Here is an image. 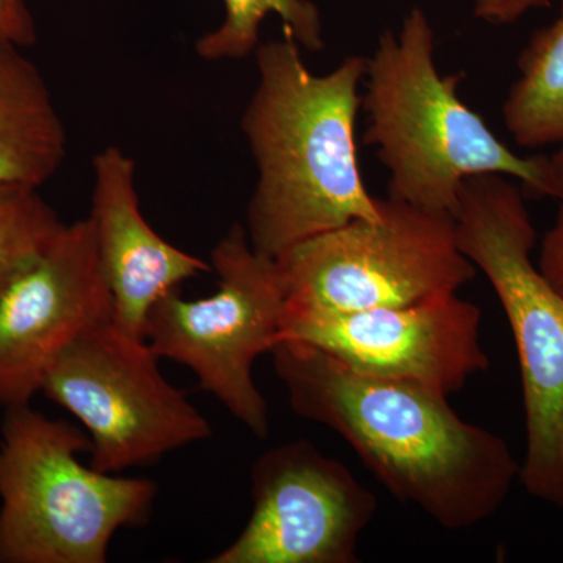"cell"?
Masks as SVG:
<instances>
[{
	"label": "cell",
	"instance_id": "obj_1",
	"mask_svg": "<svg viewBox=\"0 0 563 563\" xmlns=\"http://www.w3.org/2000/svg\"><path fill=\"white\" fill-rule=\"evenodd\" d=\"M269 354L292 412L342 437L385 490L448 531L487 521L520 477L504 439L459 417L448 396L354 372L296 340Z\"/></svg>",
	"mask_w": 563,
	"mask_h": 563
},
{
	"label": "cell",
	"instance_id": "obj_2",
	"mask_svg": "<svg viewBox=\"0 0 563 563\" xmlns=\"http://www.w3.org/2000/svg\"><path fill=\"white\" fill-rule=\"evenodd\" d=\"M301 49L285 31L258 44L257 87L242 120L258 174L244 229L252 250L274 261L314 235L380 217L355 140L368 58L350 55L313 74Z\"/></svg>",
	"mask_w": 563,
	"mask_h": 563
},
{
	"label": "cell",
	"instance_id": "obj_3",
	"mask_svg": "<svg viewBox=\"0 0 563 563\" xmlns=\"http://www.w3.org/2000/svg\"><path fill=\"white\" fill-rule=\"evenodd\" d=\"M433 54L431 21L412 9L368 58L365 144L390 174L388 198L454 214L463 181L483 174L520 180L526 198H548L547 155L509 150L459 98L462 74L442 76Z\"/></svg>",
	"mask_w": 563,
	"mask_h": 563
},
{
	"label": "cell",
	"instance_id": "obj_4",
	"mask_svg": "<svg viewBox=\"0 0 563 563\" xmlns=\"http://www.w3.org/2000/svg\"><path fill=\"white\" fill-rule=\"evenodd\" d=\"M90 437L31 404L0 428V563H103L121 529L150 521L158 487L79 461Z\"/></svg>",
	"mask_w": 563,
	"mask_h": 563
},
{
	"label": "cell",
	"instance_id": "obj_5",
	"mask_svg": "<svg viewBox=\"0 0 563 563\" xmlns=\"http://www.w3.org/2000/svg\"><path fill=\"white\" fill-rule=\"evenodd\" d=\"M453 217L459 247L490 282L512 329L525 401L521 483L563 509V296L533 265L526 196L501 174L470 177Z\"/></svg>",
	"mask_w": 563,
	"mask_h": 563
},
{
	"label": "cell",
	"instance_id": "obj_6",
	"mask_svg": "<svg viewBox=\"0 0 563 563\" xmlns=\"http://www.w3.org/2000/svg\"><path fill=\"white\" fill-rule=\"evenodd\" d=\"M377 220H355L276 258L285 309L346 313L454 295L476 277L453 214L379 198Z\"/></svg>",
	"mask_w": 563,
	"mask_h": 563
},
{
	"label": "cell",
	"instance_id": "obj_7",
	"mask_svg": "<svg viewBox=\"0 0 563 563\" xmlns=\"http://www.w3.org/2000/svg\"><path fill=\"white\" fill-rule=\"evenodd\" d=\"M218 290L184 299L172 291L154 303L144 340L158 358L181 363L258 439L269 433V409L254 379V363L282 339L285 291L279 265L252 250L236 222L211 251Z\"/></svg>",
	"mask_w": 563,
	"mask_h": 563
},
{
	"label": "cell",
	"instance_id": "obj_8",
	"mask_svg": "<svg viewBox=\"0 0 563 563\" xmlns=\"http://www.w3.org/2000/svg\"><path fill=\"white\" fill-rule=\"evenodd\" d=\"M41 393L90 437V465L118 474L209 439L211 426L158 369L146 340L113 318L84 333L55 362Z\"/></svg>",
	"mask_w": 563,
	"mask_h": 563
},
{
	"label": "cell",
	"instance_id": "obj_9",
	"mask_svg": "<svg viewBox=\"0 0 563 563\" xmlns=\"http://www.w3.org/2000/svg\"><path fill=\"white\" fill-rule=\"evenodd\" d=\"M252 514L210 563H355L376 495L307 440L263 453L251 470Z\"/></svg>",
	"mask_w": 563,
	"mask_h": 563
},
{
	"label": "cell",
	"instance_id": "obj_10",
	"mask_svg": "<svg viewBox=\"0 0 563 563\" xmlns=\"http://www.w3.org/2000/svg\"><path fill=\"white\" fill-rule=\"evenodd\" d=\"M481 325L479 307L454 292L358 312L285 309L280 340L312 344L357 373L451 396L490 368Z\"/></svg>",
	"mask_w": 563,
	"mask_h": 563
},
{
	"label": "cell",
	"instance_id": "obj_11",
	"mask_svg": "<svg viewBox=\"0 0 563 563\" xmlns=\"http://www.w3.org/2000/svg\"><path fill=\"white\" fill-rule=\"evenodd\" d=\"M111 318L90 218L63 224L0 299V407L31 404L68 347Z\"/></svg>",
	"mask_w": 563,
	"mask_h": 563
},
{
	"label": "cell",
	"instance_id": "obj_12",
	"mask_svg": "<svg viewBox=\"0 0 563 563\" xmlns=\"http://www.w3.org/2000/svg\"><path fill=\"white\" fill-rule=\"evenodd\" d=\"M90 220L103 276L113 298V321L144 340L147 314L184 282L211 265L162 239L141 213L135 163L117 146L96 154Z\"/></svg>",
	"mask_w": 563,
	"mask_h": 563
},
{
	"label": "cell",
	"instance_id": "obj_13",
	"mask_svg": "<svg viewBox=\"0 0 563 563\" xmlns=\"http://www.w3.org/2000/svg\"><path fill=\"white\" fill-rule=\"evenodd\" d=\"M66 154L65 124L38 66L0 40V184L40 190Z\"/></svg>",
	"mask_w": 563,
	"mask_h": 563
},
{
	"label": "cell",
	"instance_id": "obj_14",
	"mask_svg": "<svg viewBox=\"0 0 563 563\" xmlns=\"http://www.w3.org/2000/svg\"><path fill=\"white\" fill-rule=\"evenodd\" d=\"M518 73L503 103L507 132L525 150L563 147V0L558 20L521 51Z\"/></svg>",
	"mask_w": 563,
	"mask_h": 563
},
{
	"label": "cell",
	"instance_id": "obj_15",
	"mask_svg": "<svg viewBox=\"0 0 563 563\" xmlns=\"http://www.w3.org/2000/svg\"><path fill=\"white\" fill-rule=\"evenodd\" d=\"M224 20L220 27L196 40L199 58L207 62L240 60L254 54L261 41L263 21L277 14L284 31L302 49H324L321 11L312 0H222Z\"/></svg>",
	"mask_w": 563,
	"mask_h": 563
},
{
	"label": "cell",
	"instance_id": "obj_16",
	"mask_svg": "<svg viewBox=\"0 0 563 563\" xmlns=\"http://www.w3.org/2000/svg\"><path fill=\"white\" fill-rule=\"evenodd\" d=\"M63 224L38 188L0 184V299L47 250Z\"/></svg>",
	"mask_w": 563,
	"mask_h": 563
},
{
	"label": "cell",
	"instance_id": "obj_17",
	"mask_svg": "<svg viewBox=\"0 0 563 563\" xmlns=\"http://www.w3.org/2000/svg\"><path fill=\"white\" fill-rule=\"evenodd\" d=\"M0 40L22 49L38 41L35 20L25 0H0Z\"/></svg>",
	"mask_w": 563,
	"mask_h": 563
},
{
	"label": "cell",
	"instance_id": "obj_18",
	"mask_svg": "<svg viewBox=\"0 0 563 563\" xmlns=\"http://www.w3.org/2000/svg\"><path fill=\"white\" fill-rule=\"evenodd\" d=\"M551 0H473V14L493 25H510L529 11L548 9Z\"/></svg>",
	"mask_w": 563,
	"mask_h": 563
},
{
	"label": "cell",
	"instance_id": "obj_19",
	"mask_svg": "<svg viewBox=\"0 0 563 563\" xmlns=\"http://www.w3.org/2000/svg\"><path fill=\"white\" fill-rule=\"evenodd\" d=\"M539 269L554 290L563 296V198L554 225L544 235Z\"/></svg>",
	"mask_w": 563,
	"mask_h": 563
},
{
	"label": "cell",
	"instance_id": "obj_20",
	"mask_svg": "<svg viewBox=\"0 0 563 563\" xmlns=\"http://www.w3.org/2000/svg\"><path fill=\"white\" fill-rule=\"evenodd\" d=\"M548 173H550L548 198L561 201L563 198V147H559L555 154L548 157Z\"/></svg>",
	"mask_w": 563,
	"mask_h": 563
}]
</instances>
